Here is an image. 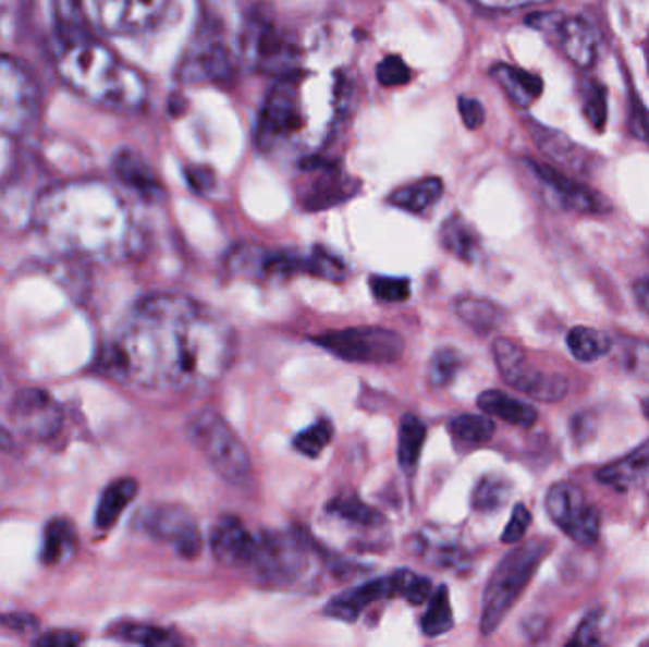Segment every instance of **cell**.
Returning <instances> with one entry per match:
<instances>
[{
	"instance_id": "1",
	"label": "cell",
	"mask_w": 649,
	"mask_h": 647,
	"mask_svg": "<svg viewBox=\"0 0 649 647\" xmlns=\"http://www.w3.org/2000/svg\"><path fill=\"white\" fill-rule=\"evenodd\" d=\"M232 325L186 294L140 298L120 325L105 365L120 380L147 390L201 391L234 361Z\"/></svg>"
},
{
	"instance_id": "2",
	"label": "cell",
	"mask_w": 649,
	"mask_h": 647,
	"mask_svg": "<svg viewBox=\"0 0 649 647\" xmlns=\"http://www.w3.org/2000/svg\"><path fill=\"white\" fill-rule=\"evenodd\" d=\"M33 224L52 249L73 257L114 263L140 247L132 209L103 181H73L46 191L33 209Z\"/></svg>"
},
{
	"instance_id": "3",
	"label": "cell",
	"mask_w": 649,
	"mask_h": 647,
	"mask_svg": "<svg viewBox=\"0 0 649 647\" xmlns=\"http://www.w3.org/2000/svg\"><path fill=\"white\" fill-rule=\"evenodd\" d=\"M346 101L342 73H311L296 66L280 76L268 94L259 120V145L266 152L311 150L323 145Z\"/></svg>"
},
{
	"instance_id": "4",
	"label": "cell",
	"mask_w": 649,
	"mask_h": 647,
	"mask_svg": "<svg viewBox=\"0 0 649 647\" xmlns=\"http://www.w3.org/2000/svg\"><path fill=\"white\" fill-rule=\"evenodd\" d=\"M56 69L74 94L89 103L135 111L147 99V82L86 30L60 37Z\"/></svg>"
},
{
	"instance_id": "5",
	"label": "cell",
	"mask_w": 649,
	"mask_h": 647,
	"mask_svg": "<svg viewBox=\"0 0 649 647\" xmlns=\"http://www.w3.org/2000/svg\"><path fill=\"white\" fill-rule=\"evenodd\" d=\"M229 268L234 276L259 281L270 278L283 280L298 273L329 281H342L346 278V265L342 263V258L321 247L301 253L266 249L245 243L230 253Z\"/></svg>"
},
{
	"instance_id": "6",
	"label": "cell",
	"mask_w": 649,
	"mask_h": 647,
	"mask_svg": "<svg viewBox=\"0 0 649 647\" xmlns=\"http://www.w3.org/2000/svg\"><path fill=\"white\" fill-rule=\"evenodd\" d=\"M551 549L549 539H531L517 547L515 551L503 557L492 577L488 579L485 596H482V615H480V633L485 636L495 633L502 625L503 619L517 603L518 596L530 583L539 564L543 562Z\"/></svg>"
},
{
	"instance_id": "7",
	"label": "cell",
	"mask_w": 649,
	"mask_h": 647,
	"mask_svg": "<svg viewBox=\"0 0 649 647\" xmlns=\"http://www.w3.org/2000/svg\"><path fill=\"white\" fill-rule=\"evenodd\" d=\"M186 437L222 480L234 486L249 483V450L219 412L207 406L193 412L186 419Z\"/></svg>"
},
{
	"instance_id": "8",
	"label": "cell",
	"mask_w": 649,
	"mask_h": 647,
	"mask_svg": "<svg viewBox=\"0 0 649 647\" xmlns=\"http://www.w3.org/2000/svg\"><path fill=\"white\" fill-rule=\"evenodd\" d=\"M311 342L340 359L365 365L395 363L405 350L401 334L384 327H350L311 337Z\"/></svg>"
},
{
	"instance_id": "9",
	"label": "cell",
	"mask_w": 649,
	"mask_h": 647,
	"mask_svg": "<svg viewBox=\"0 0 649 647\" xmlns=\"http://www.w3.org/2000/svg\"><path fill=\"white\" fill-rule=\"evenodd\" d=\"M99 29L117 37L143 35L160 27L175 0H82Z\"/></svg>"
},
{
	"instance_id": "10",
	"label": "cell",
	"mask_w": 649,
	"mask_h": 647,
	"mask_svg": "<svg viewBox=\"0 0 649 647\" xmlns=\"http://www.w3.org/2000/svg\"><path fill=\"white\" fill-rule=\"evenodd\" d=\"M492 352L500 375L511 388L541 403H556L566 398L568 380L562 375H549L530 365L523 347L513 340H495Z\"/></svg>"
},
{
	"instance_id": "11",
	"label": "cell",
	"mask_w": 649,
	"mask_h": 647,
	"mask_svg": "<svg viewBox=\"0 0 649 647\" xmlns=\"http://www.w3.org/2000/svg\"><path fill=\"white\" fill-rule=\"evenodd\" d=\"M38 86L23 63L0 52V132L20 133L38 111Z\"/></svg>"
},
{
	"instance_id": "12",
	"label": "cell",
	"mask_w": 649,
	"mask_h": 647,
	"mask_svg": "<svg viewBox=\"0 0 649 647\" xmlns=\"http://www.w3.org/2000/svg\"><path fill=\"white\" fill-rule=\"evenodd\" d=\"M244 53L260 73L280 78L295 71L301 63V50L289 33L265 15L252 17L244 33Z\"/></svg>"
},
{
	"instance_id": "13",
	"label": "cell",
	"mask_w": 649,
	"mask_h": 647,
	"mask_svg": "<svg viewBox=\"0 0 649 647\" xmlns=\"http://www.w3.org/2000/svg\"><path fill=\"white\" fill-rule=\"evenodd\" d=\"M253 570L259 579L272 587L295 583L308 566L306 545L295 534H262L257 537Z\"/></svg>"
},
{
	"instance_id": "14",
	"label": "cell",
	"mask_w": 649,
	"mask_h": 647,
	"mask_svg": "<svg viewBox=\"0 0 649 647\" xmlns=\"http://www.w3.org/2000/svg\"><path fill=\"white\" fill-rule=\"evenodd\" d=\"M547 515L576 544L590 547L600 537V513L589 505L579 486L556 483L546 496Z\"/></svg>"
},
{
	"instance_id": "15",
	"label": "cell",
	"mask_w": 649,
	"mask_h": 647,
	"mask_svg": "<svg viewBox=\"0 0 649 647\" xmlns=\"http://www.w3.org/2000/svg\"><path fill=\"white\" fill-rule=\"evenodd\" d=\"M135 526L158 541L173 545L183 559H196L201 552L198 523L193 513L179 503H158L143 509L135 518Z\"/></svg>"
},
{
	"instance_id": "16",
	"label": "cell",
	"mask_w": 649,
	"mask_h": 647,
	"mask_svg": "<svg viewBox=\"0 0 649 647\" xmlns=\"http://www.w3.org/2000/svg\"><path fill=\"white\" fill-rule=\"evenodd\" d=\"M528 25L543 33L559 46L574 65L589 69L597 59V38L589 25L579 17H566L559 12H541L528 17Z\"/></svg>"
},
{
	"instance_id": "17",
	"label": "cell",
	"mask_w": 649,
	"mask_h": 647,
	"mask_svg": "<svg viewBox=\"0 0 649 647\" xmlns=\"http://www.w3.org/2000/svg\"><path fill=\"white\" fill-rule=\"evenodd\" d=\"M10 419L17 431L30 439H52L63 426V412L56 399L40 388H25L17 391L10 405Z\"/></svg>"
},
{
	"instance_id": "18",
	"label": "cell",
	"mask_w": 649,
	"mask_h": 647,
	"mask_svg": "<svg viewBox=\"0 0 649 647\" xmlns=\"http://www.w3.org/2000/svg\"><path fill=\"white\" fill-rule=\"evenodd\" d=\"M209 545L215 559L224 566L244 567L252 564L257 537H253L236 516H222L211 529Z\"/></svg>"
},
{
	"instance_id": "19",
	"label": "cell",
	"mask_w": 649,
	"mask_h": 647,
	"mask_svg": "<svg viewBox=\"0 0 649 647\" xmlns=\"http://www.w3.org/2000/svg\"><path fill=\"white\" fill-rule=\"evenodd\" d=\"M232 61L226 46L219 38L201 37L194 42L185 61L181 65V74L185 82H219L229 76Z\"/></svg>"
},
{
	"instance_id": "20",
	"label": "cell",
	"mask_w": 649,
	"mask_h": 647,
	"mask_svg": "<svg viewBox=\"0 0 649 647\" xmlns=\"http://www.w3.org/2000/svg\"><path fill=\"white\" fill-rule=\"evenodd\" d=\"M397 596L395 577H378L372 582L363 583L359 587L350 588L340 595L331 598V602L324 608L327 618L336 619L342 623H354L359 619L363 611L369 608L370 603L384 598Z\"/></svg>"
},
{
	"instance_id": "21",
	"label": "cell",
	"mask_w": 649,
	"mask_h": 647,
	"mask_svg": "<svg viewBox=\"0 0 649 647\" xmlns=\"http://www.w3.org/2000/svg\"><path fill=\"white\" fill-rule=\"evenodd\" d=\"M600 485L612 486L617 492L649 493V441L628 456L597 471Z\"/></svg>"
},
{
	"instance_id": "22",
	"label": "cell",
	"mask_w": 649,
	"mask_h": 647,
	"mask_svg": "<svg viewBox=\"0 0 649 647\" xmlns=\"http://www.w3.org/2000/svg\"><path fill=\"white\" fill-rule=\"evenodd\" d=\"M531 168L536 171V175L556 194V198L561 199L562 206L566 209H572L577 213L604 211V202L584 184L576 183L574 179H570L554 168L543 166V163L531 162Z\"/></svg>"
},
{
	"instance_id": "23",
	"label": "cell",
	"mask_w": 649,
	"mask_h": 647,
	"mask_svg": "<svg viewBox=\"0 0 649 647\" xmlns=\"http://www.w3.org/2000/svg\"><path fill=\"white\" fill-rule=\"evenodd\" d=\"M355 183L342 175L339 170H321L304 192L303 204L308 211H321L352 198Z\"/></svg>"
},
{
	"instance_id": "24",
	"label": "cell",
	"mask_w": 649,
	"mask_h": 647,
	"mask_svg": "<svg viewBox=\"0 0 649 647\" xmlns=\"http://www.w3.org/2000/svg\"><path fill=\"white\" fill-rule=\"evenodd\" d=\"M492 76L502 86L503 91L507 94L511 101L521 109H528V107L536 103L539 96H541V91H543L541 78L536 74L524 71V69H518V66L498 63L492 69Z\"/></svg>"
},
{
	"instance_id": "25",
	"label": "cell",
	"mask_w": 649,
	"mask_h": 647,
	"mask_svg": "<svg viewBox=\"0 0 649 647\" xmlns=\"http://www.w3.org/2000/svg\"><path fill=\"white\" fill-rule=\"evenodd\" d=\"M477 403H479L480 411L488 414V416L503 419V422L513 424V426L528 429L538 422V411L534 406L511 398V395L500 390L482 391L479 399H477Z\"/></svg>"
},
{
	"instance_id": "26",
	"label": "cell",
	"mask_w": 649,
	"mask_h": 647,
	"mask_svg": "<svg viewBox=\"0 0 649 647\" xmlns=\"http://www.w3.org/2000/svg\"><path fill=\"white\" fill-rule=\"evenodd\" d=\"M114 171L122 183L137 192L143 198L156 199L160 196V183L150 170V166L132 150H122L117 155Z\"/></svg>"
},
{
	"instance_id": "27",
	"label": "cell",
	"mask_w": 649,
	"mask_h": 647,
	"mask_svg": "<svg viewBox=\"0 0 649 647\" xmlns=\"http://www.w3.org/2000/svg\"><path fill=\"white\" fill-rule=\"evenodd\" d=\"M428 427L414 414H405L399 424L397 462L406 475H413L420 464Z\"/></svg>"
},
{
	"instance_id": "28",
	"label": "cell",
	"mask_w": 649,
	"mask_h": 647,
	"mask_svg": "<svg viewBox=\"0 0 649 647\" xmlns=\"http://www.w3.org/2000/svg\"><path fill=\"white\" fill-rule=\"evenodd\" d=\"M456 314L467 327L479 334L495 331L505 321V309L500 304L475 296L460 298L456 302Z\"/></svg>"
},
{
	"instance_id": "29",
	"label": "cell",
	"mask_w": 649,
	"mask_h": 647,
	"mask_svg": "<svg viewBox=\"0 0 649 647\" xmlns=\"http://www.w3.org/2000/svg\"><path fill=\"white\" fill-rule=\"evenodd\" d=\"M139 490L137 480L133 478H119L105 488L101 500L97 503V528L107 529L114 526L124 509L132 503L135 493Z\"/></svg>"
},
{
	"instance_id": "30",
	"label": "cell",
	"mask_w": 649,
	"mask_h": 647,
	"mask_svg": "<svg viewBox=\"0 0 649 647\" xmlns=\"http://www.w3.org/2000/svg\"><path fill=\"white\" fill-rule=\"evenodd\" d=\"M452 442L457 450L467 452V450L479 449L487 444L494 437L495 426L488 416L479 414H462L452 418L449 424Z\"/></svg>"
},
{
	"instance_id": "31",
	"label": "cell",
	"mask_w": 649,
	"mask_h": 647,
	"mask_svg": "<svg viewBox=\"0 0 649 647\" xmlns=\"http://www.w3.org/2000/svg\"><path fill=\"white\" fill-rule=\"evenodd\" d=\"M613 361L625 375L649 383V342L635 337L613 340Z\"/></svg>"
},
{
	"instance_id": "32",
	"label": "cell",
	"mask_w": 649,
	"mask_h": 647,
	"mask_svg": "<svg viewBox=\"0 0 649 647\" xmlns=\"http://www.w3.org/2000/svg\"><path fill=\"white\" fill-rule=\"evenodd\" d=\"M441 196H443V183L439 179H421L418 183L408 184L393 192L390 204L408 213L418 215L436 206Z\"/></svg>"
},
{
	"instance_id": "33",
	"label": "cell",
	"mask_w": 649,
	"mask_h": 647,
	"mask_svg": "<svg viewBox=\"0 0 649 647\" xmlns=\"http://www.w3.org/2000/svg\"><path fill=\"white\" fill-rule=\"evenodd\" d=\"M568 350L577 361L590 363L612 352L613 340L605 332L590 327H574L566 337Z\"/></svg>"
},
{
	"instance_id": "34",
	"label": "cell",
	"mask_w": 649,
	"mask_h": 647,
	"mask_svg": "<svg viewBox=\"0 0 649 647\" xmlns=\"http://www.w3.org/2000/svg\"><path fill=\"white\" fill-rule=\"evenodd\" d=\"M441 243H443L444 249L464 263H473L479 253L477 235L473 232L472 227L460 217H452L444 222L443 229H441Z\"/></svg>"
},
{
	"instance_id": "35",
	"label": "cell",
	"mask_w": 649,
	"mask_h": 647,
	"mask_svg": "<svg viewBox=\"0 0 649 647\" xmlns=\"http://www.w3.org/2000/svg\"><path fill=\"white\" fill-rule=\"evenodd\" d=\"M452 626H454V613H452L451 593L446 585H439L429 596L428 611L421 618V631L429 638H437L449 633Z\"/></svg>"
},
{
	"instance_id": "36",
	"label": "cell",
	"mask_w": 649,
	"mask_h": 647,
	"mask_svg": "<svg viewBox=\"0 0 649 647\" xmlns=\"http://www.w3.org/2000/svg\"><path fill=\"white\" fill-rule=\"evenodd\" d=\"M76 534L73 524L66 518H53L45 529V541H42V562L46 564H60L69 559L73 552Z\"/></svg>"
},
{
	"instance_id": "37",
	"label": "cell",
	"mask_w": 649,
	"mask_h": 647,
	"mask_svg": "<svg viewBox=\"0 0 649 647\" xmlns=\"http://www.w3.org/2000/svg\"><path fill=\"white\" fill-rule=\"evenodd\" d=\"M511 486L507 478L500 475H487L480 478L472 493V508L479 513H495L510 500Z\"/></svg>"
},
{
	"instance_id": "38",
	"label": "cell",
	"mask_w": 649,
	"mask_h": 647,
	"mask_svg": "<svg viewBox=\"0 0 649 647\" xmlns=\"http://www.w3.org/2000/svg\"><path fill=\"white\" fill-rule=\"evenodd\" d=\"M327 513L336 516L346 523L359 524V526H377L384 523V516L378 513L377 509L369 508L355 496H339L327 505Z\"/></svg>"
},
{
	"instance_id": "39",
	"label": "cell",
	"mask_w": 649,
	"mask_h": 647,
	"mask_svg": "<svg viewBox=\"0 0 649 647\" xmlns=\"http://www.w3.org/2000/svg\"><path fill=\"white\" fill-rule=\"evenodd\" d=\"M534 137H536V143L541 147V150L549 156H553L556 162L564 163L568 168H581L584 156L577 155L579 147L574 145L568 137L553 132V130H547V127H536Z\"/></svg>"
},
{
	"instance_id": "40",
	"label": "cell",
	"mask_w": 649,
	"mask_h": 647,
	"mask_svg": "<svg viewBox=\"0 0 649 647\" xmlns=\"http://www.w3.org/2000/svg\"><path fill=\"white\" fill-rule=\"evenodd\" d=\"M114 634L122 640L139 644V646H179L181 640L177 634L160 628L155 625H143V623H122L114 628Z\"/></svg>"
},
{
	"instance_id": "41",
	"label": "cell",
	"mask_w": 649,
	"mask_h": 647,
	"mask_svg": "<svg viewBox=\"0 0 649 647\" xmlns=\"http://www.w3.org/2000/svg\"><path fill=\"white\" fill-rule=\"evenodd\" d=\"M332 435H334V426H332L331 419L321 418L314 426L306 427L301 434H296L293 447L304 456L318 457L329 447Z\"/></svg>"
},
{
	"instance_id": "42",
	"label": "cell",
	"mask_w": 649,
	"mask_h": 647,
	"mask_svg": "<svg viewBox=\"0 0 649 647\" xmlns=\"http://www.w3.org/2000/svg\"><path fill=\"white\" fill-rule=\"evenodd\" d=\"M462 368V355L454 347H441L429 363V382L433 388H446Z\"/></svg>"
},
{
	"instance_id": "43",
	"label": "cell",
	"mask_w": 649,
	"mask_h": 647,
	"mask_svg": "<svg viewBox=\"0 0 649 647\" xmlns=\"http://www.w3.org/2000/svg\"><path fill=\"white\" fill-rule=\"evenodd\" d=\"M393 577H395L397 596L405 598L406 602L413 603V606H420V603L426 602L433 593V587H431L428 577L416 575L411 570H397Z\"/></svg>"
},
{
	"instance_id": "44",
	"label": "cell",
	"mask_w": 649,
	"mask_h": 647,
	"mask_svg": "<svg viewBox=\"0 0 649 647\" xmlns=\"http://www.w3.org/2000/svg\"><path fill=\"white\" fill-rule=\"evenodd\" d=\"M584 112L592 127L604 130L608 120V94L602 84L590 81L584 89Z\"/></svg>"
},
{
	"instance_id": "45",
	"label": "cell",
	"mask_w": 649,
	"mask_h": 647,
	"mask_svg": "<svg viewBox=\"0 0 649 647\" xmlns=\"http://www.w3.org/2000/svg\"><path fill=\"white\" fill-rule=\"evenodd\" d=\"M370 291L382 302H403L411 294V281L406 278L391 276H372L369 280Z\"/></svg>"
},
{
	"instance_id": "46",
	"label": "cell",
	"mask_w": 649,
	"mask_h": 647,
	"mask_svg": "<svg viewBox=\"0 0 649 647\" xmlns=\"http://www.w3.org/2000/svg\"><path fill=\"white\" fill-rule=\"evenodd\" d=\"M378 81L384 86H403L411 81V69L406 65L403 59L397 56H388V58L380 61L377 69Z\"/></svg>"
},
{
	"instance_id": "47",
	"label": "cell",
	"mask_w": 649,
	"mask_h": 647,
	"mask_svg": "<svg viewBox=\"0 0 649 647\" xmlns=\"http://www.w3.org/2000/svg\"><path fill=\"white\" fill-rule=\"evenodd\" d=\"M530 511H528L526 505H523V503H517L515 509H513V515H511L510 523H507V526H505V529H503V544H518V541L526 536V532H528V526H530Z\"/></svg>"
},
{
	"instance_id": "48",
	"label": "cell",
	"mask_w": 649,
	"mask_h": 647,
	"mask_svg": "<svg viewBox=\"0 0 649 647\" xmlns=\"http://www.w3.org/2000/svg\"><path fill=\"white\" fill-rule=\"evenodd\" d=\"M600 623H602V611H592L577 626L574 638L570 640V646H597L600 642Z\"/></svg>"
},
{
	"instance_id": "49",
	"label": "cell",
	"mask_w": 649,
	"mask_h": 647,
	"mask_svg": "<svg viewBox=\"0 0 649 647\" xmlns=\"http://www.w3.org/2000/svg\"><path fill=\"white\" fill-rule=\"evenodd\" d=\"M460 114L464 118L467 127H479L485 122V109L477 99L472 97H462L460 99Z\"/></svg>"
},
{
	"instance_id": "50",
	"label": "cell",
	"mask_w": 649,
	"mask_h": 647,
	"mask_svg": "<svg viewBox=\"0 0 649 647\" xmlns=\"http://www.w3.org/2000/svg\"><path fill=\"white\" fill-rule=\"evenodd\" d=\"M81 642L82 638L78 636V634L61 631V633H48L45 634V636H40V638L37 640V644L38 646L48 647H71L78 646Z\"/></svg>"
},
{
	"instance_id": "51",
	"label": "cell",
	"mask_w": 649,
	"mask_h": 647,
	"mask_svg": "<svg viewBox=\"0 0 649 647\" xmlns=\"http://www.w3.org/2000/svg\"><path fill=\"white\" fill-rule=\"evenodd\" d=\"M0 623L8 626V628H12V631H17V633H27V631H33V628L37 626L35 618H33V615H25V613L2 615V618H0Z\"/></svg>"
},
{
	"instance_id": "52",
	"label": "cell",
	"mask_w": 649,
	"mask_h": 647,
	"mask_svg": "<svg viewBox=\"0 0 649 647\" xmlns=\"http://www.w3.org/2000/svg\"><path fill=\"white\" fill-rule=\"evenodd\" d=\"M633 127L638 137L649 143V111L642 103L636 101L635 109H633Z\"/></svg>"
},
{
	"instance_id": "53",
	"label": "cell",
	"mask_w": 649,
	"mask_h": 647,
	"mask_svg": "<svg viewBox=\"0 0 649 647\" xmlns=\"http://www.w3.org/2000/svg\"><path fill=\"white\" fill-rule=\"evenodd\" d=\"M480 7L490 8V10H513V8L528 7L534 2H543V0H475Z\"/></svg>"
},
{
	"instance_id": "54",
	"label": "cell",
	"mask_w": 649,
	"mask_h": 647,
	"mask_svg": "<svg viewBox=\"0 0 649 647\" xmlns=\"http://www.w3.org/2000/svg\"><path fill=\"white\" fill-rule=\"evenodd\" d=\"M595 424V419L590 418L589 412L587 414H577L572 419V434L574 439H581V437H589L590 426Z\"/></svg>"
},
{
	"instance_id": "55",
	"label": "cell",
	"mask_w": 649,
	"mask_h": 647,
	"mask_svg": "<svg viewBox=\"0 0 649 647\" xmlns=\"http://www.w3.org/2000/svg\"><path fill=\"white\" fill-rule=\"evenodd\" d=\"M635 296L640 309H644V312H646V314L649 316V278H644V280L636 281Z\"/></svg>"
},
{
	"instance_id": "56",
	"label": "cell",
	"mask_w": 649,
	"mask_h": 647,
	"mask_svg": "<svg viewBox=\"0 0 649 647\" xmlns=\"http://www.w3.org/2000/svg\"><path fill=\"white\" fill-rule=\"evenodd\" d=\"M12 449H14L12 435L4 427L0 426V452H10Z\"/></svg>"
},
{
	"instance_id": "57",
	"label": "cell",
	"mask_w": 649,
	"mask_h": 647,
	"mask_svg": "<svg viewBox=\"0 0 649 647\" xmlns=\"http://www.w3.org/2000/svg\"><path fill=\"white\" fill-rule=\"evenodd\" d=\"M644 416L649 419V398L642 399Z\"/></svg>"
}]
</instances>
